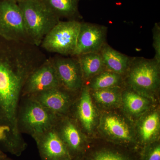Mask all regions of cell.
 Instances as JSON below:
<instances>
[{"label": "cell", "instance_id": "1", "mask_svg": "<svg viewBox=\"0 0 160 160\" xmlns=\"http://www.w3.org/2000/svg\"><path fill=\"white\" fill-rule=\"evenodd\" d=\"M37 47L11 41L6 54L0 56V122L19 132L17 117L24 83L46 61Z\"/></svg>", "mask_w": 160, "mask_h": 160}, {"label": "cell", "instance_id": "2", "mask_svg": "<svg viewBox=\"0 0 160 160\" xmlns=\"http://www.w3.org/2000/svg\"><path fill=\"white\" fill-rule=\"evenodd\" d=\"M58 117L31 97L21 98L17 121L18 129L22 134L29 135L35 140L54 127Z\"/></svg>", "mask_w": 160, "mask_h": 160}, {"label": "cell", "instance_id": "3", "mask_svg": "<svg viewBox=\"0 0 160 160\" xmlns=\"http://www.w3.org/2000/svg\"><path fill=\"white\" fill-rule=\"evenodd\" d=\"M18 4L29 39L32 44L38 47L47 33L61 20L41 0H26Z\"/></svg>", "mask_w": 160, "mask_h": 160}, {"label": "cell", "instance_id": "4", "mask_svg": "<svg viewBox=\"0 0 160 160\" xmlns=\"http://www.w3.org/2000/svg\"><path fill=\"white\" fill-rule=\"evenodd\" d=\"M160 65L153 58H132L127 72L133 91L145 96L154 93L159 87Z\"/></svg>", "mask_w": 160, "mask_h": 160}, {"label": "cell", "instance_id": "5", "mask_svg": "<svg viewBox=\"0 0 160 160\" xmlns=\"http://www.w3.org/2000/svg\"><path fill=\"white\" fill-rule=\"evenodd\" d=\"M81 22L60 21L47 33L40 46L46 51L63 56H73Z\"/></svg>", "mask_w": 160, "mask_h": 160}, {"label": "cell", "instance_id": "6", "mask_svg": "<svg viewBox=\"0 0 160 160\" xmlns=\"http://www.w3.org/2000/svg\"><path fill=\"white\" fill-rule=\"evenodd\" d=\"M0 37L6 41L32 44L22 10L13 0L0 1Z\"/></svg>", "mask_w": 160, "mask_h": 160}, {"label": "cell", "instance_id": "7", "mask_svg": "<svg viewBox=\"0 0 160 160\" xmlns=\"http://www.w3.org/2000/svg\"><path fill=\"white\" fill-rule=\"evenodd\" d=\"M55 128L66 145L71 160H81L88 146L75 120L66 116H59Z\"/></svg>", "mask_w": 160, "mask_h": 160}, {"label": "cell", "instance_id": "8", "mask_svg": "<svg viewBox=\"0 0 160 160\" xmlns=\"http://www.w3.org/2000/svg\"><path fill=\"white\" fill-rule=\"evenodd\" d=\"M62 87L51 59L46 60L27 78L21 97Z\"/></svg>", "mask_w": 160, "mask_h": 160}, {"label": "cell", "instance_id": "9", "mask_svg": "<svg viewBox=\"0 0 160 160\" xmlns=\"http://www.w3.org/2000/svg\"><path fill=\"white\" fill-rule=\"evenodd\" d=\"M108 28L89 22H81L76 47L72 56L99 52L106 44Z\"/></svg>", "mask_w": 160, "mask_h": 160}, {"label": "cell", "instance_id": "10", "mask_svg": "<svg viewBox=\"0 0 160 160\" xmlns=\"http://www.w3.org/2000/svg\"><path fill=\"white\" fill-rule=\"evenodd\" d=\"M51 59L62 87L72 93L81 91L84 79L77 57H58Z\"/></svg>", "mask_w": 160, "mask_h": 160}, {"label": "cell", "instance_id": "11", "mask_svg": "<svg viewBox=\"0 0 160 160\" xmlns=\"http://www.w3.org/2000/svg\"><path fill=\"white\" fill-rule=\"evenodd\" d=\"M72 93L63 87H60L29 96L58 116H66L73 103Z\"/></svg>", "mask_w": 160, "mask_h": 160}, {"label": "cell", "instance_id": "12", "mask_svg": "<svg viewBox=\"0 0 160 160\" xmlns=\"http://www.w3.org/2000/svg\"><path fill=\"white\" fill-rule=\"evenodd\" d=\"M41 160H71L55 126L35 140Z\"/></svg>", "mask_w": 160, "mask_h": 160}, {"label": "cell", "instance_id": "13", "mask_svg": "<svg viewBox=\"0 0 160 160\" xmlns=\"http://www.w3.org/2000/svg\"><path fill=\"white\" fill-rule=\"evenodd\" d=\"M103 131L115 142L123 145L134 142L128 124L121 118L114 115H106L102 121Z\"/></svg>", "mask_w": 160, "mask_h": 160}, {"label": "cell", "instance_id": "14", "mask_svg": "<svg viewBox=\"0 0 160 160\" xmlns=\"http://www.w3.org/2000/svg\"><path fill=\"white\" fill-rule=\"evenodd\" d=\"M75 116L83 129L90 132L94 126L96 113L88 86L83 85L81 89L80 97L75 106Z\"/></svg>", "mask_w": 160, "mask_h": 160}, {"label": "cell", "instance_id": "15", "mask_svg": "<svg viewBox=\"0 0 160 160\" xmlns=\"http://www.w3.org/2000/svg\"><path fill=\"white\" fill-rule=\"evenodd\" d=\"M106 69L121 75L128 71L132 58L115 50L107 43L99 52Z\"/></svg>", "mask_w": 160, "mask_h": 160}, {"label": "cell", "instance_id": "16", "mask_svg": "<svg viewBox=\"0 0 160 160\" xmlns=\"http://www.w3.org/2000/svg\"><path fill=\"white\" fill-rule=\"evenodd\" d=\"M41 1L59 18H65L68 20H78L82 18L78 9L80 0Z\"/></svg>", "mask_w": 160, "mask_h": 160}, {"label": "cell", "instance_id": "17", "mask_svg": "<svg viewBox=\"0 0 160 160\" xmlns=\"http://www.w3.org/2000/svg\"><path fill=\"white\" fill-rule=\"evenodd\" d=\"M89 150H86L81 160H140L126 149L104 147Z\"/></svg>", "mask_w": 160, "mask_h": 160}, {"label": "cell", "instance_id": "18", "mask_svg": "<svg viewBox=\"0 0 160 160\" xmlns=\"http://www.w3.org/2000/svg\"><path fill=\"white\" fill-rule=\"evenodd\" d=\"M79 62L83 79H91L106 69L100 52H90L76 57Z\"/></svg>", "mask_w": 160, "mask_h": 160}, {"label": "cell", "instance_id": "19", "mask_svg": "<svg viewBox=\"0 0 160 160\" xmlns=\"http://www.w3.org/2000/svg\"><path fill=\"white\" fill-rule=\"evenodd\" d=\"M159 128L160 116L158 112H152L145 118L140 127V137L143 145L152 143Z\"/></svg>", "mask_w": 160, "mask_h": 160}, {"label": "cell", "instance_id": "20", "mask_svg": "<svg viewBox=\"0 0 160 160\" xmlns=\"http://www.w3.org/2000/svg\"><path fill=\"white\" fill-rule=\"evenodd\" d=\"M122 99L126 110L134 115L142 113L149 105V101L144 95L133 90L125 92Z\"/></svg>", "mask_w": 160, "mask_h": 160}, {"label": "cell", "instance_id": "21", "mask_svg": "<svg viewBox=\"0 0 160 160\" xmlns=\"http://www.w3.org/2000/svg\"><path fill=\"white\" fill-rule=\"evenodd\" d=\"M122 76L105 69L92 78L88 86L93 91L119 86L122 82Z\"/></svg>", "mask_w": 160, "mask_h": 160}, {"label": "cell", "instance_id": "22", "mask_svg": "<svg viewBox=\"0 0 160 160\" xmlns=\"http://www.w3.org/2000/svg\"><path fill=\"white\" fill-rule=\"evenodd\" d=\"M92 95L98 102L106 106L116 105L121 98L119 86L95 90Z\"/></svg>", "mask_w": 160, "mask_h": 160}, {"label": "cell", "instance_id": "23", "mask_svg": "<svg viewBox=\"0 0 160 160\" xmlns=\"http://www.w3.org/2000/svg\"><path fill=\"white\" fill-rule=\"evenodd\" d=\"M140 160H160L159 143H152L145 146Z\"/></svg>", "mask_w": 160, "mask_h": 160}, {"label": "cell", "instance_id": "24", "mask_svg": "<svg viewBox=\"0 0 160 160\" xmlns=\"http://www.w3.org/2000/svg\"><path fill=\"white\" fill-rule=\"evenodd\" d=\"M153 38V46L155 51L154 58L158 64H160V25L159 23H156L152 29Z\"/></svg>", "mask_w": 160, "mask_h": 160}, {"label": "cell", "instance_id": "25", "mask_svg": "<svg viewBox=\"0 0 160 160\" xmlns=\"http://www.w3.org/2000/svg\"><path fill=\"white\" fill-rule=\"evenodd\" d=\"M6 155L5 153H3L0 150V159L3 158H5L6 157Z\"/></svg>", "mask_w": 160, "mask_h": 160}, {"label": "cell", "instance_id": "26", "mask_svg": "<svg viewBox=\"0 0 160 160\" xmlns=\"http://www.w3.org/2000/svg\"><path fill=\"white\" fill-rule=\"evenodd\" d=\"M0 160H13L9 158H8L7 157L5 158H3L0 159Z\"/></svg>", "mask_w": 160, "mask_h": 160}, {"label": "cell", "instance_id": "27", "mask_svg": "<svg viewBox=\"0 0 160 160\" xmlns=\"http://www.w3.org/2000/svg\"><path fill=\"white\" fill-rule=\"evenodd\" d=\"M15 2H16L18 3L21 2H24V1H26V0H13Z\"/></svg>", "mask_w": 160, "mask_h": 160}]
</instances>
